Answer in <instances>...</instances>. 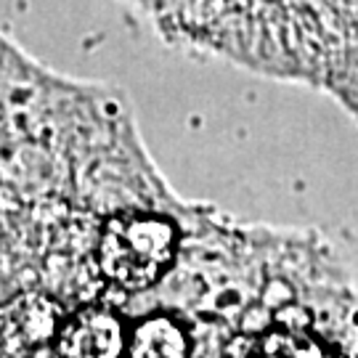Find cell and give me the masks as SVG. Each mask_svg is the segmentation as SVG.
<instances>
[{"label": "cell", "mask_w": 358, "mask_h": 358, "mask_svg": "<svg viewBox=\"0 0 358 358\" xmlns=\"http://www.w3.org/2000/svg\"><path fill=\"white\" fill-rule=\"evenodd\" d=\"M178 247L173 220L154 213H120L103 223L96 244L99 268L122 289H146L162 279Z\"/></svg>", "instance_id": "cell-1"}, {"label": "cell", "mask_w": 358, "mask_h": 358, "mask_svg": "<svg viewBox=\"0 0 358 358\" xmlns=\"http://www.w3.org/2000/svg\"><path fill=\"white\" fill-rule=\"evenodd\" d=\"M122 350V321L103 308H88L75 313L56 337L59 358H120Z\"/></svg>", "instance_id": "cell-2"}, {"label": "cell", "mask_w": 358, "mask_h": 358, "mask_svg": "<svg viewBox=\"0 0 358 358\" xmlns=\"http://www.w3.org/2000/svg\"><path fill=\"white\" fill-rule=\"evenodd\" d=\"M130 358H186L189 356V340L186 332L180 329L167 316H152L141 321L128 343Z\"/></svg>", "instance_id": "cell-3"}, {"label": "cell", "mask_w": 358, "mask_h": 358, "mask_svg": "<svg viewBox=\"0 0 358 358\" xmlns=\"http://www.w3.org/2000/svg\"><path fill=\"white\" fill-rule=\"evenodd\" d=\"M255 358H329L316 337L294 329H273L255 350Z\"/></svg>", "instance_id": "cell-4"}]
</instances>
